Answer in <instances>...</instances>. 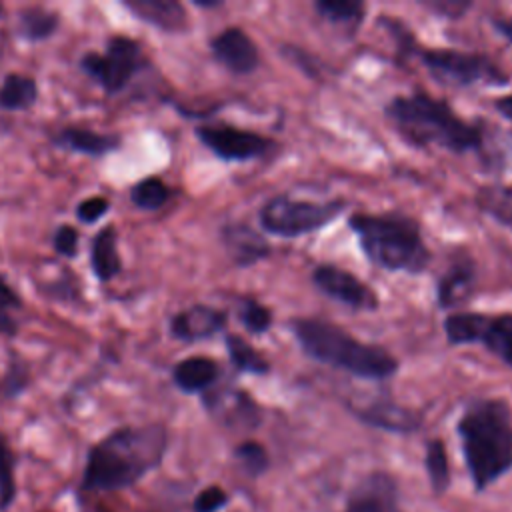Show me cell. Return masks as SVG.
Wrapping results in <instances>:
<instances>
[{"label": "cell", "mask_w": 512, "mask_h": 512, "mask_svg": "<svg viewBox=\"0 0 512 512\" xmlns=\"http://www.w3.org/2000/svg\"><path fill=\"white\" fill-rule=\"evenodd\" d=\"M314 10L334 26H348L350 30L358 28L366 14V4L358 0H318Z\"/></svg>", "instance_id": "obj_26"}, {"label": "cell", "mask_w": 512, "mask_h": 512, "mask_svg": "<svg viewBox=\"0 0 512 512\" xmlns=\"http://www.w3.org/2000/svg\"><path fill=\"white\" fill-rule=\"evenodd\" d=\"M360 420H364L370 426H378L384 430H394V432H408L416 430L420 426V416L404 406H398L394 402H374L366 408L354 410Z\"/></svg>", "instance_id": "obj_22"}, {"label": "cell", "mask_w": 512, "mask_h": 512, "mask_svg": "<svg viewBox=\"0 0 512 512\" xmlns=\"http://www.w3.org/2000/svg\"><path fill=\"white\" fill-rule=\"evenodd\" d=\"M218 378L220 364L208 356H188L172 368V382L184 394H206Z\"/></svg>", "instance_id": "obj_20"}, {"label": "cell", "mask_w": 512, "mask_h": 512, "mask_svg": "<svg viewBox=\"0 0 512 512\" xmlns=\"http://www.w3.org/2000/svg\"><path fill=\"white\" fill-rule=\"evenodd\" d=\"M348 228L368 262L380 270L420 274L432 260L420 224L402 212H356L348 218Z\"/></svg>", "instance_id": "obj_5"}, {"label": "cell", "mask_w": 512, "mask_h": 512, "mask_svg": "<svg viewBox=\"0 0 512 512\" xmlns=\"http://www.w3.org/2000/svg\"><path fill=\"white\" fill-rule=\"evenodd\" d=\"M492 104H494V108H496V112H498L500 116H504L506 120L512 122V94L500 96V98H496Z\"/></svg>", "instance_id": "obj_40"}, {"label": "cell", "mask_w": 512, "mask_h": 512, "mask_svg": "<svg viewBox=\"0 0 512 512\" xmlns=\"http://www.w3.org/2000/svg\"><path fill=\"white\" fill-rule=\"evenodd\" d=\"M456 432L474 488L482 492L512 468V412L502 398L472 400Z\"/></svg>", "instance_id": "obj_2"}, {"label": "cell", "mask_w": 512, "mask_h": 512, "mask_svg": "<svg viewBox=\"0 0 512 512\" xmlns=\"http://www.w3.org/2000/svg\"><path fill=\"white\" fill-rule=\"evenodd\" d=\"M290 330L312 360L344 370L364 380H388L398 372V360L378 344L356 340L348 330L322 318H292Z\"/></svg>", "instance_id": "obj_4"}, {"label": "cell", "mask_w": 512, "mask_h": 512, "mask_svg": "<svg viewBox=\"0 0 512 512\" xmlns=\"http://www.w3.org/2000/svg\"><path fill=\"white\" fill-rule=\"evenodd\" d=\"M390 126L412 146L442 148L452 154H466L482 146V130L460 118L454 108L426 92L394 96L384 106Z\"/></svg>", "instance_id": "obj_3"}, {"label": "cell", "mask_w": 512, "mask_h": 512, "mask_svg": "<svg viewBox=\"0 0 512 512\" xmlns=\"http://www.w3.org/2000/svg\"><path fill=\"white\" fill-rule=\"evenodd\" d=\"M226 322V310L208 304H192L170 318L168 330L170 336L180 342H200L210 340L212 336L222 332L226 328Z\"/></svg>", "instance_id": "obj_13"}, {"label": "cell", "mask_w": 512, "mask_h": 512, "mask_svg": "<svg viewBox=\"0 0 512 512\" xmlns=\"http://www.w3.org/2000/svg\"><path fill=\"white\" fill-rule=\"evenodd\" d=\"M38 100V84L32 76L10 72L0 84V110L24 112L30 110Z\"/></svg>", "instance_id": "obj_24"}, {"label": "cell", "mask_w": 512, "mask_h": 512, "mask_svg": "<svg viewBox=\"0 0 512 512\" xmlns=\"http://www.w3.org/2000/svg\"><path fill=\"white\" fill-rule=\"evenodd\" d=\"M196 138L214 156L224 162H246L266 156L276 148V142L254 130H244L232 124H200L194 128Z\"/></svg>", "instance_id": "obj_10"}, {"label": "cell", "mask_w": 512, "mask_h": 512, "mask_svg": "<svg viewBox=\"0 0 512 512\" xmlns=\"http://www.w3.org/2000/svg\"><path fill=\"white\" fill-rule=\"evenodd\" d=\"M30 386V370L28 366L18 358L12 356L2 380H0V394L4 398H18L26 388Z\"/></svg>", "instance_id": "obj_33"}, {"label": "cell", "mask_w": 512, "mask_h": 512, "mask_svg": "<svg viewBox=\"0 0 512 512\" xmlns=\"http://www.w3.org/2000/svg\"><path fill=\"white\" fill-rule=\"evenodd\" d=\"M220 238L230 260L240 268L254 266L256 262L268 258L272 250L268 240L260 232L242 222L224 224L220 230Z\"/></svg>", "instance_id": "obj_15"}, {"label": "cell", "mask_w": 512, "mask_h": 512, "mask_svg": "<svg viewBox=\"0 0 512 512\" xmlns=\"http://www.w3.org/2000/svg\"><path fill=\"white\" fill-rule=\"evenodd\" d=\"M78 242H80L78 230L70 224H60L52 234V248L58 256H64V258H76Z\"/></svg>", "instance_id": "obj_36"}, {"label": "cell", "mask_w": 512, "mask_h": 512, "mask_svg": "<svg viewBox=\"0 0 512 512\" xmlns=\"http://www.w3.org/2000/svg\"><path fill=\"white\" fill-rule=\"evenodd\" d=\"M400 52L416 56L428 74L446 86L470 88L476 84L484 86H506L508 74L486 54L462 52L450 48H426L416 44L410 32L400 30Z\"/></svg>", "instance_id": "obj_6"}, {"label": "cell", "mask_w": 512, "mask_h": 512, "mask_svg": "<svg viewBox=\"0 0 512 512\" xmlns=\"http://www.w3.org/2000/svg\"><path fill=\"white\" fill-rule=\"evenodd\" d=\"M80 70L90 76L108 96L120 94L146 66L148 58L138 40L112 34L104 52H84L78 62Z\"/></svg>", "instance_id": "obj_8"}, {"label": "cell", "mask_w": 512, "mask_h": 512, "mask_svg": "<svg viewBox=\"0 0 512 512\" xmlns=\"http://www.w3.org/2000/svg\"><path fill=\"white\" fill-rule=\"evenodd\" d=\"M16 456L6 440V436L0 432V510H8L18 494L16 486Z\"/></svg>", "instance_id": "obj_30"}, {"label": "cell", "mask_w": 512, "mask_h": 512, "mask_svg": "<svg viewBox=\"0 0 512 512\" xmlns=\"http://www.w3.org/2000/svg\"><path fill=\"white\" fill-rule=\"evenodd\" d=\"M220 4H222L220 0H194V6L198 8H216Z\"/></svg>", "instance_id": "obj_42"}, {"label": "cell", "mask_w": 512, "mask_h": 512, "mask_svg": "<svg viewBox=\"0 0 512 512\" xmlns=\"http://www.w3.org/2000/svg\"><path fill=\"white\" fill-rule=\"evenodd\" d=\"M344 512H402L396 482L384 472H372L348 496Z\"/></svg>", "instance_id": "obj_14"}, {"label": "cell", "mask_w": 512, "mask_h": 512, "mask_svg": "<svg viewBox=\"0 0 512 512\" xmlns=\"http://www.w3.org/2000/svg\"><path fill=\"white\" fill-rule=\"evenodd\" d=\"M168 450V430L160 422L122 426L90 446L82 470L84 492L132 488L158 468Z\"/></svg>", "instance_id": "obj_1"}, {"label": "cell", "mask_w": 512, "mask_h": 512, "mask_svg": "<svg viewBox=\"0 0 512 512\" xmlns=\"http://www.w3.org/2000/svg\"><path fill=\"white\" fill-rule=\"evenodd\" d=\"M314 286L326 294L328 298L358 310V312H374L380 306L378 294L350 270H344L336 264H318L310 274Z\"/></svg>", "instance_id": "obj_11"}, {"label": "cell", "mask_w": 512, "mask_h": 512, "mask_svg": "<svg viewBox=\"0 0 512 512\" xmlns=\"http://www.w3.org/2000/svg\"><path fill=\"white\" fill-rule=\"evenodd\" d=\"M224 344H226L230 364L234 366L236 372L254 374V376H264V374L270 372L268 360L250 342H246L242 336L226 334Z\"/></svg>", "instance_id": "obj_25"}, {"label": "cell", "mask_w": 512, "mask_h": 512, "mask_svg": "<svg viewBox=\"0 0 512 512\" xmlns=\"http://www.w3.org/2000/svg\"><path fill=\"white\" fill-rule=\"evenodd\" d=\"M90 268L98 282L106 284L122 272V258L118 250V230L108 224L102 226L90 242Z\"/></svg>", "instance_id": "obj_21"}, {"label": "cell", "mask_w": 512, "mask_h": 512, "mask_svg": "<svg viewBox=\"0 0 512 512\" xmlns=\"http://www.w3.org/2000/svg\"><path fill=\"white\" fill-rule=\"evenodd\" d=\"M492 24H494V28H496L502 36H506V38L512 42V18H510V20H494Z\"/></svg>", "instance_id": "obj_41"}, {"label": "cell", "mask_w": 512, "mask_h": 512, "mask_svg": "<svg viewBox=\"0 0 512 512\" xmlns=\"http://www.w3.org/2000/svg\"><path fill=\"white\" fill-rule=\"evenodd\" d=\"M482 212L512 228V186H486L476 194Z\"/></svg>", "instance_id": "obj_28"}, {"label": "cell", "mask_w": 512, "mask_h": 512, "mask_svg": "<svg viewBox=\"0 0 512 512\" xmlns=\"http://www.w3.org/2000/svg\"><path fill=\"white\" fill-rule=\"evenodd\" d=\"M60 14L44 6H26L16 14V34L26 42H44L56 34Z\"/></svg>", "instance_id": "obj_23"}, {"label": "cell", "mask_w": 512, "mask_h": 512, "mask_svg": "<svg viewBox=\"0 0 512 512\" xmlns=\"http://www.w3.org/2000/svg\"><path fill=\"white\" fill-rule=\"evenodd\" d=\"M424 464H426V472L434 492H444L450 484V466H448V452L442 440L434 438L426 444Z\"/></svg>", "instance_id": "obj_29"}, {"label": "cell", "mask_w": 512, "mask_h": 512, "mask_svg": "<svg viewBox=\"0 0 512 512\" xmlns=\"http://www.w3.org/2000/svg\"><path fill=\"white\" fill-rule=\"evenodd\" d=\"M52 144L82 156L102 158L122 146V136L116 132H96L84 126H64L52 136Z\"/></svg>", "instance_id": "obj_17"}, {"label": "cell", "mask_w": 512, "mask_h": 512, "mask_svg": "<svg viewBox=\"0 0 512 512\" xmlns=\"http://www.w3.org/2000/svg\"><path fill=\"white\" fill-rule=\"evenodd\" d=\"M68 276H70V274H64L58 282L46 284L48 294H50L52 298H56V300H76V298H78V286H76V282L68 284V280H66Z\"/></svg>", "instance_id": "obj_38"}, {"label": "cell", "mask_w": 512, "mask_h": 512, "mask_svg": "<svg viewBox=\"0 0 512 512\" xmlns=\"http://www.w3.org/2000/svg\"><path fill=\"white\" fill-rule=\"evenodd\" d=\"M172 194L174 190L160 176H148L130 188V202L140 210H160Z\"/></svg>", "instance_id": "obj_27"}, {"label": "cell", "mask_w": 512, "mask_h": 512, "mask_svg": "<svg viewBox=\"0 0 512 512\" xmlns=\"http://www.w3.org/2000/svg\"><path fill=\"white\" fill-rule=\"evenodd\" d=\"M44 512H50V510H44Z\"/></svg>", "instance_id": "obj_44"}, {"label": "cell", "mask_w": 512, "mask_h": 512, "mask_svg": "<svg viewBox=\"0 0 512 512\" xmlns=\"http://www.w3.org/2000/svg\"><path fill=\"white\" fill-rule=\"evenodd\" d=\"M20 308H22L20 294L0 274V334L14 336L18 332V322L14 318V312Z\"/></svg>", "instance_id": "obj_32"}, {"label": "cell", "mask_w": 512, "mask_h": 512, "mask_svg": "<svg viewBox=\"0 0 512 512\" xmlns=\"http://www.w3.org/2000/svg\"><path fill=\"white\" fill-rule=\"evenodd\" d=\"M2 14H4V6L0 4V18H2Z\"/></svg>", "instance_id": "obj_43"}, {"label": "cell", "mask_w": 512, "mask_h": 512, "mask_svg": "<svg viewBox=\"0 0 512 512\" xmlns=\"http://www.w3.org/2000/svg\"><path fill=\"white\" fill-rule=\"evenodd\" d=\"M110 212V200L106 196H90L76 206V218L90 226L100 222Z\"/></svg>", "instance_id": "obj_35"}, {"label": "cell", "mask_w": 512, "mask_h": 512, "mask_svg": "<svg viewBox=\"0 0 512 512\" xmlns=\"http://www.w3.org/2000/svg\"><path fill=\"white\" fill-rule=\"evenodd\" d=\"M122 6L136 18L166 34L186 32L188 12L178 0H124Z\"/></svg>", "instance_id": "obj_16"}, {"label": "cell", "mask_w": 512, "mask_h": 512, "mask_svg": "<svg viewBox=\"0 0 512 512\" xmlns=\"http://www.w3.org/2000/svg\"><path fill=\"white\" fill-rule=\"evenodd\" d=\"M210 52L232 74L244 76L260 66L256 42L238 26H228L210 38Z\"/></svg>", "instance_id": "obj_12"}, {"label": "cell", "mask_w": 512, "mask_h": 512, "mask_svg": "<svg viewBox=\"0 0 512 512\" xmlns=\"http://www.w3.org/2000/svg\"><path fill=\"white\" fill-rule=\"evenodd\" d=\"M346 208V200L334 198L326 202L292 198L290 194H276L268 198L258 210L260 228L270 236L298 238L316 232L334 222Z\"/></svg>", "instance_id": "obj_7"}, {"label": "cell", "mask_w": 512, "mask_h": 512, "mask_svg": "<svg viewBox=\"0 0 512 512\" xmlns=\"http://www.w3.org/2000/svg\"><path fill=\"white\" fill-rule=\"evenodd\" d=\"M234 458L244 468V472L250 476H258L268 468V454H266L264 446L254 440H246L240 446H236Z\"/></svg>", "instance_id": "obj_34"}, {"label": "cell", "mask_w": 512, "mask_h": 512, "mask_svg": "<svg viewBox=\"0 0 512 512\" xmlns=\"http://www.w3.org/2000/svg\"><path fill=\"white\" fill-rule=\"evenodd\" d=\"M476 280V264L470 256H458L436 280L438 308H452L470 298Z\"/></svg>", "instance_id": "obj_18"}, {"label": "cell", "mask_w": 512, "mask_h": 512, "mask_svg": "<svg viewBox=\"0 0 512 512\" xmlns=\"http://www.w3.org/2000/svg\"><path fill=\"white\" fill-rule=\"evenodd\" d=\"M238 320L248 334L260 336L272 326V310L254 298H242L238 304Z\"/></svg>", "instance_id": "obj_31"}, {"label": "cell", "mask_w": 512, "mask_h": 512, "mask_svg": "<svg viewBox=\"0 0 512 512\" xmlns=\"http://www.w3.org/2000/svg\"><path fill=\"white\" fill-rule=\"evenodd\" d=\"M228 494L220 486H206L196 498H194V512H218L226 506Z\"/></svg>", "instance_id": "obj_37"}, {"label": "cell", "mask_w": 512, "mask_h": 512, "mask_svg": "<svg viewBox=\"0 0 512 512\" xmlns=\"http://www.w3.org/2000/svg\"><path fill=\"white\" fill-rule=\"evenodd\" d=\"M448 344H480L512 368V314L454 312L444 324Z\"/></svg>", "instance_id": "obj_9"}, {"label": "cell", "mask_w": 512, "mask_h": 512, "mask_svg": "<svg viewBox=\"0 0 512 512\" xmlns=\"http://www.w3.org/2000/svg\"><path fill=\"white\" fill-rule=\"evenodd\" d=\"M204 406L220 416L228 426L256 428L260 424V410L256 402L242 390L228 392H206L202 394Z\"/></svg>", "instance_id": "obj_19"}, {"label": "cell", "mask_w": 512, "mask_h": 512, "mask_svg": "<svg viewBox=\"0 0 512 512\" xmlns=\"http://www.w3.org/2000/svg\"><path fill=\"white\" fill-rule=\"evenodd\" d=\"M430 10L438 12V14H444L448 18H460L468 8H470V2H428L426 4Z\"/></svg>", "instance_id": "obj_39"}]
</instances>
